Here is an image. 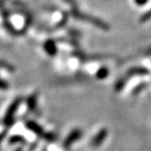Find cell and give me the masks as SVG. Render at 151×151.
I'll return each mask as SVG.
<instances>
[{
	"mask_svg": "<svg viewBox=\"0 0 151 151\" xmlns=\"http://www.w3.org/2000/svg\"><path fill=\"white\" fill-rule=\"evenodd\" d=\"M72 16L74 17H76V18L79 19V20H83V21H86V22L91 23V24L95 25L96 27H99L100 29H103V30H109V25H107L106 23H105L104 21L99 20V18L91 17V16H88V15L82 14V13H80L78 11V10L73 9L72 10Z\"/></svg>",
	"mask_w": 151,
	"mask_h": 151,
	"instance_id": "obj_1",
	"label": "cell"
},
{
	"mask_svg": "<svg viewBox=\"0 0 151 151\" xmlns=\"http://www.w3.org/2000/svg\"><path fill=\"white\" fill-rule=\"evenodd\" d=\"M27 127H28V129H30L31 131H33L35 134H37V136L45 138L47 140H49V141H52V140L55 139V136L50 133H46L44 131L42 127H40L37 123L34 122V121H28L27 123Z\"/></svg>",
	"mask_w": 151,
	"mask_h": 151,
	"instance_id": "obj_2",
	"label": "cell"
},
{
	"mask_svg": "<svg viewBox=\"0 0 151 151\" xmlns=\"http://www.w3.org/2000/svg\"><path fill=\"white\" fill-rule=\"evenodd\" d=\"M82 137V131L80 129H74L73 131L67 137V138L64 141V147H69L75 141L78 140Z\"/></svg>",
	"mask_w": 151,
	"mask_h": 151,
	"instance_id": "obj_3",
	"label": "cell"
},
{
	"mask_svg": "<svg viewBox=\"0 0 151 151\" xmlns=\"http://www.w3.org/2000/svg\"><path fill=\"white\" fill-rule=\"evenodd\" d=\"M106 137H107V130L106 128L101 129V130L98 134H96L93 137V139L91 140V146L94 147H99L104 142V140L106 139Z\"/></svg>",
	"mask_w": 151,
	"mask_h": 151,
	"instance_id": "obj_4",
	"label": "cell"
},
{
	"mask_svg": "<svg viewBox=\"0 0 151 151\" xmlns=\"http://www.w3.org/2000/svg\"><path fill=\"white\" fill-rule=\"evenodd\" d=\"M44 47H45L46 52L48 54V55H49L50 57H55V55H57L58 49H57V46H56L55 41H53V40H51V39L47 40V41L45 43Z\"/></svg>",
	"mask_w": 151,
	"mask_h": 151,
	"instance_id": "obj_5",
	"label": "cell"
},
{
	"mask_svg": "<svg viewBox=\"0 0 151 151\" xmlns=\"http://www.w3.org/2000/svg\"><path fill=\"white\" fill-rule=\"evenodd\" d=\"M147 74H148V70L147 68L137 67V68H133L129 69L127 72L126 78H128L130 77H133V76H135V75H147Z\"/></svg>",
	"mask_w": 151,
	"mask_h": 151,
	"instance_id": "obj_6",
	"label": "cell"
},
{
	"mask_svg": "<svg viewBox=\"0 0 151 151\" xmlns=\"http://www.w3.org/2000/svg\"><path fill=\"white\" fill-rule=\"evenodd\" d=\"M37 94H33L27 100L28 107L30 110H35L37 106Z\"/></svg>",
	"mask_w": 151,
	"mask_h": 151,
	"instance_id": "obj_7",
	"label": "cell"
},
{
	"mask_svg": "<svg viewBox=\"0 0 151 151\" xmlns=\"http://www.w3.org/2000/svg\"><path fill=\"white\" fill-rule=\"evenodd\" d=\"M109 70L107 68H101L99 69V71L96 72V78H99V79H104L106 78L107 76H109Z\"/></svg>",
	"mask_w": 151,
	"mask_h": 151,
	"instance_id": "obj_8",
	"label": "cell"
},
{
	"mask_svg": "<svg viewBox=\"0 0 151 151\" xmlns=\"http://www.w3.org/2000/svg\"><path fill=\"white\" fill-rule=\"evenodd\" d=\"M150 19H151V9L148 10L147 12H146L144 15L141 16V17H140V22L145 23V22H147V21H148Z\"/></svg>",
	"mask_w": 151,
	"mask_h": 151,
	"instance_id": "obj_9",
	"label": "cell"
},
{
	"mask_svg": "<svg viewBox=\"0 0 151 151\" xmlns=\"http://www.w3.org/2000/svg\"><path fill=\"white\" fill-rule=\"evenodd\" d=\"M148 0H134V2L137 6H142L144 5H146L147 3Z\"/></svg>",
	"mask_w": 151,
	"mask_h": 151,
	"instance_id": "obj_10",
	"label": "cell"
},
{
	"mask_svg": "<svg viewBox=\"0 0 151 151\" xmlns=\"http://www.w3.org/2000/svg\"><path fill=\"white\" fill-rule=\"evenodd\" d=\"M65 2H67V3H68V4H70L71 6H75L76 5V3H75V0H64Z\"/></svg>",
	"mask_w": 151,
	"mask_h": 151,
	"instance_id": "obj_11",
	"label": "cell"
}]
</instances>
